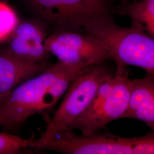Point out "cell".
Returning <instances> with one entry per match:
<instances>
[{"mask_svg": "<svg viewBox=\"0 0 154 154\" xmlns=\"http://www.w3.org/2000/svg\"><path fill=\"white\" fill-rule=\"evenodd\" d=\"M93 65H69L57 62L18 85L0 102L15 127L32 116L52 109L71 83Z\"/></svg>", "mask_w": 154, "mask_h": 154, "instance_id": "cell-1", "label": "cell"}, {"mask_svg": "<svg viewBox=\"0 0 154 154\" xmlns=\"http://www.w3.org/2000/svg\"><path fill=\"white\" fill-rule=\"evenodd\" d=\"M114 11L121 16L128 17L132 26L142 29L154 38V0H121Z\"/></svg>", "mask_w": 154, "mask_h": 154, "instance_id": "cell-11", "label": "cell"}, {"mask_svg": "<svg viewBox=\"0 0 154 154\" xmlns=\"http://www.w3.org/2000/svg\"><path fill=\"white\" fill-rule=\"evenodd\" d=\"M117 0H25L33 13L55 30L82 32L83 22L100 14L115 15Z\"/></svg>", "mask_w": 154, "mask_h": 154, "instance_id": "cell-4", "label": "cell"}, {"mask_svg": "<svg viewBox=\"0 0 154 154\" xmlns=\"http://www.w3.org/2000/svg\"><path fill=\"white\" fill-rule=\"evenodd\" d=\"M127 138L132 154H154V131L140 137Z\"/></svg>", "mask_w": 154, "mask_h": 154, "instance_id": "cell-14", "label": "cell"}, {"mask_svg": "<svg viewBox=\"0 0 154 154\" xmlns=\"http://www.w3.org/2000/svg\"><path fill=\"white\" fill-rule=\"evenodd\" d=\"M34 149L63 154H132L127 138L109 132L78 135L66 130Z\"/></svg>", "mask_w": 154, "mask_h": 154, "instance_id": "cell-7", "label": "cell"}, {"mask_svg": "<svg viewBox=\"0 0 154 154\" xmlns=\"http://www.w3.org/2000/svg\"><path fill=\"white\" fill-rule=\"evenodd\" d=\"M0 126L5 128H14V126L6 113L4 108L0 105Z\"/></svg>", "mask_w": 154, "mask_h": 154, "instance_id": "cell-15", "label": "cell"}, {"mask_svg": "<svg viewBox=\"0 0 154 154\" xmlns=\"http://www.w3.org/2000/svg\"><path fill=\"white\" fill-rule=\"evenodd\" d=\"M113 75L105 63L91 66L71 83L60 105L48 122L44 132L34 139L30 148L45 143L67 129L91 105L100 84Z\"/></svg>", "mask_w": 154, "mask_h": 154, "instance_id": "cell-3", "label": "cell"}, {"mask_svg": "<svg viewBox=\"0 0 154 154\" xmlns=\"http://www.w3.org/2000/svg\"><path fill=\"white\" fill-rule=\"evenodd\" d=\"M114 14H100L85 21L82 32L98 39L109 51L116 63V72H128L136 66L154 74V39L142 29L123 27L116 23Z\"/></svg>", "mask_w": 154, "mask_h": 154, "instance_id": "cell-2", "label": "cell"}, {"mask_svg": "<svg viewBox=\"0 0 154 154\" xmlns=\"http://www.w3.org/2000/svg\"><path fill=\"white\" fill-rule=\"evenodd\" d=\"M114 83L110 94L97 107L87 110L67 130H78L82 134L101 132L111 122L121 119L126 109L132 87L128 72H116Z\"/></svg>", "mask_w": 154, "mask_h": 154, "instance_id": "cell-6", "label": "cell"}, {"mask_svg": "<svg viewBox=\"0 0 154 154\" xmlns=\"http://www.w3.org/2000/svg\"><path fill=\"white\" fill-rule=\"evenodd\" d=\"M154 74L146 73L140 79H132L126 109L121 119H134L154 130Z\"/></svg>", "mask_w": 154, "mask_h": 154, "instance_id": "cell-9", "label": "cell"}, {"mask_svg": "<svg viewBox=\"0 0 154 154\" xmlns=\"http://www.w3.org/2000/svg\"><path fill=\"white\" fill-rule=\"evenodd\" d=\"M45 46L58 62L69 65H98L112 60L104 45L82 32L55 30L46 37Z\"/></svg>", "mask_w": 154, "mask_h": 154, "instance_id": "cell-5", "label": "cell"}, {"mask_svg": "<svg viewBox=\"0 0 154 154\" xmlns=\"http://www.w3.org/2000/svg\"><path fill=\"white\" fill-rule=\"evenodd\" d=\"M34 135L24 139L6 132L0 131V154H15L30 148Z\"/></svg>", "mask_w": 154, "mask_h": 154, "instance_id": "cell-12", "label": "cell"}, {"mask_svg": "<svg viewBox=\"0 0 154 154\" xmlns=\"http://www.w3.org/2000/svg\"><path fill=\"white\" fill-rule=\"evenodd\" d=\"M50 65L22 61L5 49L0 50V102L18 85L44 72Z\"/></svg>", "mask_w": 154, "mask_h": 154, "instance_id": "cell-10", "label": "cell"}, {"mask_svg": "<svg viewBox=\"0 0 154 154\" xmlns=\"http://www.w3.org/2000/svg\"><path fill=\"white\" fill-rule=\"evenodd\" d=\"M133 1H139V0H133Z\"/></svg>", "mask_w": 154, "mask_h": 154, "instance_id": "cell-16", "label": "cell"}, {"mask_svg": "<svg viewBox=\"0 0 154 154\" xmlns=\"http://www.w3.org/2000/svg\"><path fill=\"white\" fill-rule=\"evenodd\" d=\"M19 22L14 10L5 2L0 1V42L10 38Z\"/></svg>", "mask_w": 154, "mask_h": 154, "instance_id": "cell-13", "label": "cell"}, {"mask_svg": "<svg viewBox=\"0 0 154 154\" xmlns=\"http://www.w3.org/2000/svg\"><path fill=\"white\" fill-rule=\"evenodd\" d=\"M47 37L46 23L42 20L19 22L8 39L5 50L22 61L48 64L51 55L45 46Z\"/></svg>", "mask_w": 154, "mask_h": 154, "instance_id": "cell-8", "label": "cell"}]
</instances>
